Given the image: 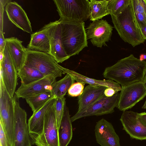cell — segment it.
I'll return each instance as SVG.
<instances>
[{
    "label": "cell",
    "mask_w": 146,
    "mask_h": 146,
    "mask_svg": "<svg viewBox=\"0 0 146 146\" xmlns=\"http://www.w3.org/2000/svg\"><path fill=\"white\" fill-rule=\"evenodd\" d=\"M146 74V61H141L131 54L106 67L103 75L105 78L115 81L123 88L143 81Z\"/></svg>",
    "instance_id": "1"
},
{
    "label": "cell",
    "mask_w": 146,
    "mask_h": 146,
    "mask_svg": "<svg viewBox=\"0 0 146 146\" xmlns=\"http://www.w3.org/2000/svg\"><path fill=\"white\" fill-rule=\"evenodd\" d=\"M111 16L114 27L125 42L133 47L144 42L145 40L135 15L132 0L121 13Z\"/></svg>",
    "instance_id": "2"
},
{
    "label": "cell",
    "mask_w": 146,
    "mask_h": 146,
    "mask_svg": "<svg viewBox=\"0 0 146 146\" xmlns=\"http://www.w3.org/2000/svg\"><path fill=\"white\" fill-rule=\"evenodd\" d=\"M59 20L63 46L66 53L70 58L78 54L88 46L84 22Z\"/></svg>",
    "instance_id": "3"
},
{
    "label": "cell",
    "mask_w": 146,
    "mask_h": 146,
    "mask_svg": "<svg viewBox=\"0 0 146 146\" xmlns=\"http://www.w3.org/2000/svg\"><path fill=\"white\" fill-rule=\"evenodd\" d=\"M0 123L10 146L14 144L15 117L13 98L7 91L0 76Z\"/></svg>",
    "instance_id": "4"
},
{
    "label": "cell",
    "mask_w": 146,
    "mask_h": 146,
    "mask_svg": "<svg viewBox=\"0 0 146 146\" xmlns=\"http://www.w3.org/2000/svg\"><path fill=\"white\" fill-rule=\"evenodd\" d=\"M62 20L83 21L89 18L88 0H53Z\"/></svg>",
    "instance_id": "5"
},
{
    "label": "cell",
    "mask_w": 146,
    "mask_h": 146,
    "mask_svg": "<svg viewBox=\"0 0 146 146\" xmlns=\"http://www.w3.org/2000/svg\"><path fill=\"white\" fill-rule=\"evenodd\" d=\"M25 65L37 69L44 76L51 75L56 78L63 74V67L50 55L27 48Z\"/></svg>",
    "instance_id": "6"
},
{
    "label": "cell",
    "mask_w": 146,
    "mask_h": 146,
    "mask_svg": "<svg viewBox=\"0 0 146 146\" xmlns=\"http://www.w3.org/2000/svg\"><path fill=\"white\" fill-rule=\"evenodd\" d=\"M29 135L32 143L37 146H60L55 102L45 115L41 133L38 135Z\"/></svg>",
    "instance_id": "7"
},
{
    "label": "cell",
    "mask_w": 146,
    "mask_h": 146,
    "mask_svg": "<svg viewBox=\"0 0 146 146\" xmlns=\"http://www.w3.org/2000/svg\"><path fill=\"white\" fill-rule=\"evenodd\" d=\"M13 101L15 117L14 146H31L32 143L27 122V113L20 106L19 99L15 94Z\"/></svg>",
    "instance_id": "8"
},
{
    "label": "cell",
    "mask_w": 146,
    "mask_h": 146,
    "mask_svg": "<svg viewBox=\"0 0 146 146\" xmlns=\"http://www.w3.org/2000/svg\"><path fill=\"white\" fill-rule=\"evenodd\" d=\"M119 96L120 93L118 92L110 97H107L104 95L89 107L81 111H77L70 117L72 122L82 117L113 113L115 108L117 107Z\"/></svg>",
    "instance_id": "9"
},
{
    "label": "cell",
    "mask_w": 146,
    "mask_h": 146,
    "mask_svg": "<svg viewBox=\"0 0 146 146\" xmlns=\"http://www.w3.org/2000/svg\"><path fill=\"white\" fill-rule=\"evenodd\" d=\"M146 96V85L144 81L136 82L122 88L117 107L124 111L131 108Z\"/></svg>",
    "instance_id": "10"
},
{
    "label": "cell",
    "mask_w": 146,
    "mask_h": 146,
    "mask_svg": "<svg viewBox=\"0 0 146 146\" xmlns=\"http://www.w3.org/2000/svg\"><path fill=\"white\" fill-rule=\"evenodd\" d=\"M43 27L46 31L49 38L50 47L49 54L58 63H62L69 58L63 48L59 20L50 22Z\"/></svg>",
    "instance_id": "11"
},
{
    "label": "cell",
    "mask_w": 146,
    "mask_h": 146,
    "mask_svg": "<svg viewBox=\"0 0 146 146\" xmlns=\"http://www.w3.org/2000/svg\"><path fill=\"white\" fill-rule=\"evenodd\" d=\"M113 27L106 20L101 19L92 21L86 29L88 39L98 47L107 46L106 42L111 40Z\"/></svg>",
    "instance_id": "12"
},
{
    "label": "cell",
    "mask_w": 146,
    "mask_h": 146,
    "mask_svg": "<svg viewBox=\"0 0 146 146\" xmlns=\"http://www.w3.org/2000/svg\"><path fill=\"white\" fill-rule=\"evenodd\" d=\"M4 57L0 63V76L10 96L13 98L18 84V72L6 47L4 51Z\"/></svg>",
    "instance_id": "13"
},
{
    "label": "cell",
    "mask_w": 146,
    "mask_h": 146,
    "mask_svg": "<svg viewBox=\"0 0 146 146\" xmlns=\"http://www.w3.org/2000/svg\"><path fill=\"white\" fill-rule=\"evenodd\" d=\"M120 120L123 129L131 138L141 140H146V126L140 120L138 113L123 111Z\"/></svg>",
    "instance_id": "14"
},
{
    "label": "cell",
    "mask_w": 146,
    "mask_h": 146,
    "mask_svg": "<svg viewBox=\"0 0 146 146\" xmlns=\"http://www.w3.org/2000/svg\"><path fill=\"white\" fill-rule=\"evenodd\" d=\"M56 78L49 75L27 85H21L15 92L19 99H25L32 97L48 91H51L52 85Z\"/></svg>",
    "instance_id": "15"
},
{
    "label": "cell",
    "mask_w": 146,
    "mask_h": 146,
    "mask_svg": "<svg viewBox=\"0 0 146 146\" xmlns=\"http://www.w3.org/2000/svg\"><path fill=\"white\" fill-rule=\"evenodd\" d=\"M94 131L97 142L101 146H121L113 125L105 119L102 118L96 123Z\"/></svg>",
    "instance_id": "16"
},
{
    "label": "cell",
    "mask_w": 146,
    "mask_h": 146,
    "mask_svg": "<svg viewBox=\"0 0 146 146\" xmlns=\"http://www.w3.org/2000/svg\"><path fill=\"white\" fill-rule=\"evenodd\" d=\"M5 11L9 20L24 31L32 34L31 22L24 10L17 3L11 1L5 7Z\"/></svg>",
    "instance_id": "17"
},
{
    "label": "cell",
    "mask_w": 146,
    "mask_h": 146,
    "mask_svg": "<svg viewBox=\"0 0 146 146\" xmlns=\"http://www.w3.org/2000/svg\"><path fill=\"white\" fill-rule=\"evenodd\" d=\"M5 46L12 59L17 72L25 65L26 48L22 45L23 42L17 38H5Z\"/></svg>",
    "instance_id": "18"
},
{
    "label": "cell",
    "mask_w": 146,
    "mask_h": 146,
    "mask_svg": "<svg viewBox=\"0 0 146 146\" xmlns=\"http://www.w3.org/2000/svg\"><path fill=\"white\" fill-rule=\"evenodd\" d=\"M107 87L92 86L89 85L84 88L82 94L78 97V108L77 111H82L89 107L101 98L104 94Z\"/></svg>",
    "instance_id": "19"
},
{
    "label": "cell",
    "mask_w": 146,
    "mask_h": 146,
    "mask_svg": "<svg viewBox=\"0 0 146 146\" xmlns=\"http://www.w3.org/2000/svg\"><path fill=\"white\" fill-rule=\"evenodd\" d=\"M56 99L53 98L51 99L36 112L33 113L28 121L29 135H38L41 133L45 115L54 103Z\"/></svg>",
    "instance_id": "20"
},
{
    "label": "cell",
    "mask_w": 146,
    "mask_h": 146,
    "mask_svg": "<svg viewBox=\"0 0 146 146\" xmlns=\"http://www.w3.org/2000/svg\"><path fill=\"white\" fill-rule=\"evenodd\" d=\"M63 74H68L70 75L77 82L89 84L92 86H105L113 88L117 92L121 91L122 87L120 85L111 79L103 80H97L83 75L73 70L63 67Z\"/></svg>",
    "instance_id": "21"
},
{
    "label": "cell",
    "mask_w": 146,
    "mask_h": 146,
    "mask_svg": "<svg viewBox=\"0 0 146 146\" xmlns=\"http://www.w3.org/2000/svg\"><path fill=\"white\" fill-rule=\"evenodd\" d=\"M29 50L49 54L50 44L47 32L43 27L31 34L30 41L27 48Z\"/></svg>",
    "instance_id": "22"
},
{
    "label": "cell",
    "mask_w": 146,
    "mask_h": 146,
    "mask_svg": "<svg viewBox=\"0 0 146 146\" xmlns=\"http://www.w3.org/2000/svg\"><path fill=\"white\" fill-rule=\"evenodd\" d=\"M58 133L60 146H67L72 138V128L69 109L66 105Z\"/></svg>",
    "instance_id": "23"
},
{
    "label": "cell",
    "mask_w": 146,
    "mask_h": 146,
    "mask_svg": "<svg viewBox=\"0 0 146 146\" xmlns=\"http://www.w3.org/2000/svg\"><path fill=\"white\" fill-rule=\"evenodd\" d=\"M108 0H90L89 19L91 21L99 20L110 14L108 7Z\"/></svg>",
    "instance_id": "24"
},
{
    "label": "cell",
    "mask_w": 146,
    "mask_h": 146,
    "mask_svg": "<svg viewBox=\"0 0 146 146\" xmlns=\"http://www.w3.org/2000/svg\"><path fill=\"white\" fill-rule=\"evenodd\" d=\"M18 75L22 85L29 84L45 77L37 69L25 65L18 72Z\"/></svg>",
    "instance_id": "25"
},
{
    "label": "cell",
    "mask_w": 146,
    "mask_h": 146,
    "mask_svg": "<svg viewBox=\"0 0 146 146\" xmlns=\"http://www.w3.org/2000/svg\"><path fill=\"white\" fill-rule=\"evenodd\" d=\"M74 81L70 75L66 74L63 78L52 85L51 91L52 95L56 98L64 97L70 87L74 83Z\"/></svg>",
    "instance_id": "26"
},
{
    "label": "cell",
    "mask_w": 146,
    "mask_h": 146,
    "mask_svg": "<svg viewBox=\"0 0 146 146\" xmlns=\"http://www.w3.org/2000/svg\"><path fill=\"white\" fill-rule=\"evenodd\" d=\"M53 98H55L51 91L49 90L26 98L25 100L31 108L33 113H35Z\"/></svg>",
    "instance_id": "27"
},
{
    "label": "cell",
    "mask_w": 146,
    "mask_h": 146,
    "mask_svg": "<svg viewBox=\"0 0 146 146\" xmlns=\"http://www.w3.org/2000/svg\"><path fill=\"white\" fill-rule=\"evenodd\" d=\"M131 0H108V7L110 14L115 15L121 13Z\"/></svg>",
    "instance_id": "28"
},
{
    "label": "cell",
    "mask_w": 146,
    "mask_h": 146,
    "mask_svg": "<svg viewBox=\"0 0 146 146\" xmlns=\"http://www.w3.org/2000/svg\"><path fill=\"white\" fill-rule=\"evenodd\" d=\"M65 100V97L57 98L55 102V113L58 129L64 113L66 105Z\"/></svg>",
    "instance_id": "29"
},
{
    "label": "cell",
    "mask_w": 146,
    "mask_h": 146,
    "mask_svg": "<svg viewBox=\"0 0 146 146\" xmlns=\"http://www.w3.org/2000/svg\"><path fill=\"white\" fill-rule=\"evenodd\" d=\"M85 84L77 82L73 84L68 91L69 96L72 97H79L82 94Z\"/></svg>",
    "instance_id": "30"
},
{
    "label": "cell",
    "mask_w": 146,
    "mask_h": 146,
    "mask_svg": "<svg viewBox=\"0 0 146 146\" xmlns=\"http://www.w3.org/2000/svg\"><path fill=\"white\" fill-rule=\"evenodd\" d=\"M132 1L134 12L146 17V0H132Z\"/></svg>",
    "instance_id": "31"
},
{
    "label": "cell",
    "mask_w": 146,
    "mask_h": 146,
    "mask_svg": "<svg viewBox=\"0 0 146 146\" xmlns=\"http://www.w3.org/2000/svg\"><path fill=\"white\" fill-rule=\"evenodd\" d=\"M0 146H10L3 126L0 123Z\"/></svg>",
    "instance_id": "32"
},
{
    "label": "cell",
    "mask_w": 146,
    "mask_h": 146,
    "mask_svg": "<svg viewBox=\"0 0 146 146\" xmlns=\"http://www.w3.org/2000/svg\"><path fill=\"white\" fill-rule=\"evenodd\" d=\"M134 13L139 25L142 24L146 25V17L139 13L134 12Z\"/></svg>",
    "instance_id": "33"
},
{
    "label": "cell",
    "mask_w": 146,
    "mask_h": 146,
    "mask_svg": "<svg viewBox=\"0 0 146 146\" xmlns=\"http://www.w3.org/2000/svg\"><path fill=\"white\" fill-rule=\"evenodd\" d=\"M5 47V40L3 32H0V52L4 53Z\"/></svg>",
    "instance_id": "34"
},
{
    "label": "cell",
    "mask_w": 146,
    "mask_h": 146,
    "mask_svg": "<svg viewBox=\"0 0 146 146\" xmlns=\"http://www.w3.org/2000/svg\"><path fill=\"white\" fill-rule=\"evenodd\" d=\"M0 32H3V14L5 7L0 3Z\"/></svg>",
    "instance_id": "35"
},
{
    "label": "cell",
    "mask_w": 146,
    "mask_h": 146,
    "mask_svg": "<svg viewBox=\"0 0 146 146\" xmlns=\"http://www.w3.org/2000/svg\"><path fill=\"white\" fill-rule=\"evenodd\" d=\"M118 92L113 88H107L104 92V95L107 97L113 96Z\"/></svg>",
    "instance_id": "36"
},
{
    "label": "cell",
    "mask_w": 146,
    "mask_h": 146,
    "mask_svg": "<svg viewBox=\"0 0 146 146\" xmlns=\"http://www.w3.org/2000/svg\"><path fill=\"white\" fill-rule=\"evenodd\" d=\"M138 116L141 122L146 126V112L138 113Z\"/></svg>",
    "instance_id": "37"
},
{
    "label": "cell",
    "mask_w": 146,
    "mask_h": 146,
    "mask_svg": "<svg viewBox=\"0 0 146 146\" xmlns=\"http://www.w3.org/2000/svg\"><path fill=\"white\" fill-rule=\"evenodd\" d=\"M142 35L145 40H146V25L140 24L139 25Z\"/></svg>",
    "instance_id": "38"
},
{
    "label": "cell",
    "mask_w": 146,
    "mask_h": 146,
    "mask_svg": "<svg viewBox=\"0 0 146 146\" xmlns=\"http://www.w3.org/2000/svg\"><path fill=\"white\" fill-rule=\"evenodd\" d=\"M139 59L141 61H143L146 59V55L141 54L140 56Z\"/></svg>",
    "instance_id": "39"
},
{
    "label": "cell",
    "mask_w": 146,
    "mask_h": 146,
    "mask_svg": "<svg viewBox=\"0 0 146 146\" xmlns=\"http://www.w3.org/2000/svg\"><path fill=\"white\" fill-rule=\"evenodd\" d=\"M144 82L145 83L146 85V74L145 75L144 81ZM142 108L143 109H146V100L145 101V102L142 107Z\"/></svg>",
    "instance_id": "40"
},
{
    "label": "cell",
    "mask_w": 146,
    "mask_h": 146,
    "mask_svg": "<svg viewBox=\"0 0 146 146\" xmlns=\"http://www.w3.org/2000/svg\"><path fill=\"white\" fill-rule=\"evenodd\" d=\"M4 57V53L0 52V63H1L3 60Z\"/></svg>",
    "instance_id": "41"
}]
</instances>
